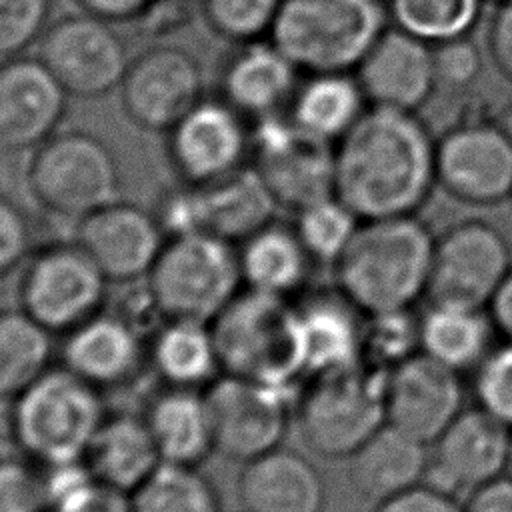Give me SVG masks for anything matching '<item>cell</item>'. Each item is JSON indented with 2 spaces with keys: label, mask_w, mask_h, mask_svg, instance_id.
<instances>
[{
  "label": "cell",
  "mask_w": 512,
  "mask_h": 512,
  "mask_svg": "<svg viewBox=\"0 0 512 512\" xmlns=\"http://www.w3.org/2000/svg\"><path fill=\"white\" fill-rule=\"evenodd\" d=\"M436 184V140L416 112L368 106L334 144V194L360 220L412 216Z\"/></svg>",
  "instance_id": "cell-1"
},
{
  "label": "cell",
  "mask_w": 512,
  "mask_h": 512,
  "mask_svg": "<svg viewBox=\"0 0 512 512\" xmlns=\"http://www.w3.org/2000/svg\"><path fill=\"white\" fill-rule=\"evenodd\" d=\"M434 244L414 214L362 220L334 264L336 288L364 316L410 310L428 290Z\"/></svg>",
  "instance_id": "cell-2"
},
{
  "label": "cell",
  "mask_w": 512,
  "mask_h": 512,
  "mask_svg": "<svg viewBox=\"0 0 512 512\" xmlns=\"http://www.w3.org/2000/svg\"><path fill=\"white\" fill-rule=\"evenodd\" d=\"M104 416L102 392L60 364L10 400L8 428L22 456L58 466L84 460Z\"/></svg>",
  "instance_id": "cell-3"
},
{
  "label": "cell",
  "mask_w": 512,
  "mask_h": 512,
  "mask_svg": "<svg viewBox=\"0 0 512 512\" xmlns=\"http://www.w3.org/2000/svg\"><path fill=\"white\" fill-rule=\"evenodd\" d=\"M210 324L222 374L290 390L306 378L292 300L242 288Z\"/></svg>",
  "instance_id": "cell-4"
},
{
  "label": "cell",
  "mask_w": 512,
  "mask_h": 512,
  "mask_svg": "<svg viewBox=\"0 0 512 512\" xmlns=\"http://www.w3.org/2000/svg\"><path fill=\"white\" fill-rule=\"evenodd\" d=\"M384 0H282L270 38L300 74L354 72L386 30Z\"/></svg>",
  "instance_id": "cell-5"
},
{
  "label": "cell",
  "mask_w": 512,
  "mask_h": 512,
  "mask_svg": "<svg viewBox=\"0 0 512 512\" xmlns=\"http://www.w3.org/2000/svg\"><path fill=\"white\" fill-rule=\"evenodd\" d=\"M242 288L236 244L210 234L170 236L144 280L160 320L212 322Z\"/></svg>",
  "instance_id": "cell-6"
},
{
  "label": "cell",
  "mask_w": 512,
  "mask_h": 512,
  "mask_svg": "<svg viewBox=\"0 0 512 512\" xmlns=\"http://www.w3.org/2000/svg\"><path fill=\"white\" fill-rule=\"evenodd\" d=\"M26 180L42 210L74 222L118 200L122 190L114 152L86 130H58L34 148Z\"/></svg>",
  "instance_id": "cell-7"
},
{
  "label": "cell",
  "mask_w": 512,
  "mask_h": 512,
  "mask_svg": "<svg viewBox=\"0 0 512 512\" xmlns=\"http://www.w3.org/2000/svg\"><path fill=\"white\" fill-rule=\"evenodd\" d=\"M384 374L358 364L310 376L294 408L304 444L324 458H350L386 422Z\"/></svg>",
  "instance_id": "cell-8"
},
{
  "label": "cell",
  "mask_w": 512,
  "mask_h": 512,
  "mask_svg": "<svg viewBox=\"0 0 512 512\" xmlns=\"http://www.w3.org/2000/svg\"><path fill=\"white\" fill-rule=\"evenodd\" d=\"M108 278L72 238L32 250L18 280V308L50 334H68L104 310Z\"/></svg>",
  "instance_id": "cell-9"
},
{
  "label": "cell",
  "mask_w": 512,
  "mask_h": 512,
  "mask_svg": "<svg viewBox=\"0 0 512 512\" xmlns=\"http://www.w3.org/2000/svg\"><path fill=\"white\" fill-rule=\"evenodd\" d=\"M276 208L268 188L248 164L210 184L178 182L160 194L154 214L166 236L210 234L240 244L274 220Z\"/></svg>",
  "instance_id": "cell-10"
},
{
  "label": "cell",
  "mask_w": 512,
  "mask_h": 512,
  "mask_svg": "<svg viewBox=\"0 0 512 512\" xmlns=\"http://www.w3.org/2000/svg\"><path fill=\"white\" fill-rule=\"evenodd\" d=\"M214 450L246 464L282 446L294 424L296 400L290 388L222 374L206 390Z\"/></svg>",
  "instance_id": "cell-11"
},
{
  "label": "cell",
  "mask_w": 512,
  "mask_h": 512,
  "mask_svg": "<svg viewBox=\"0 0 512 512\" xmlns=\"http://www.w3.org/2000/svg\"><path fill=\"white\" fill-rule=\"evenodd\" d=\"M248 164L292 212L334 194V144L302 132L286 112L252 122Z\"/></svg>",
  "instance_id": "cell-12"
},
{
  "label": "cell",
  "mask_w": 512,
  "mask_h": 512,
  "mask_svg": "<svg viewBox=\"0 0 512 512\" xmlns=\"http://www.w3.org/2000/svg\"><path fill=\"white\" fill-rule=\"evenodd\" d=\"M510 270L502 232L482 220H464L436 238L426 296L430 304L488 310Z\"/></svg>",
  "instance_id": "cell-13"
},
{
  "label": "cell",
  "mask_w": 512,
  "mask_h": 512,
  "mask_svg": "<svg viewBox=\"0 0 512 512\" xmlns=\"http://www.w3.org/2000/svg\"><path fill=\"white\" fill-rule=\"evenodd\" d=\"M70 96L100 98L120 88L130 64L112 22L80 12L50 22L36 54Z\"/></svg>",
  "instance_id": "cell-14"
},
{
  "label": "cell",
  "mask_w": 512,
  "mask_h": 512,
  "mask_svg": "<svg viewBox=\"0 0 512 512\" xmlns=\"http://www.w3.org/2000/svg\"><path fill=\"white\" fill-rule=\"evenodd\" d=\"M250 146V120L220 96H204L166 132V158L178 182L196 186L248 166Z\"/></svg>",
  "instance_id": "cell-15"
},
{
  "label": "cell",
  "mask_w": 512,
  "mask_h": 512,
  "mask_svg": "<svg viewBox=\"0 0 512 512\" xmlns=\"http://www.w3.org/2000/svg\"><path fill=\"white\" fill-rule=\"evenodd\" d=\"M118 92L134 126L166 134L204 98V70L192 52L158 44L130 58Z\"/></svg>",
  "instance_id": "cell-16"
},
{
  "label": "cell",
  "mask_w": 512,
  "mask_h": 512,
  "mask_svg": "<svg viewBox=\"0 0 512 512\" xmlns=\"http://www.w3.org/2000/svg\"><path fill=\"white\" fill-rule=\"evenodd\" d=\"M462 410V374L420 350L384 374L386 424L428 446Z\"/></svg>",
  "instance_id": "cell-17"
},
{
  "label": "cell",
  "mask_w": 512,
  "mask_h": 512,
  "mask_svg": "<svg viewBox=\"0 0 512 512\" xmlns=\"http://www.w3.org/2000/svg\"><path fill=\"white\" fill-rule=\"evenodd\" d=\"M74 240L110 284L144 282L168 236L154 210L114 200L76 222Z\"/></svg>",
  "instance_id": "cell-18"
},
{
  "label": "cell",
  "mask_w": 512,
  "mask_h": 512,
  "mask_svg": "<svg viewBox=\"0 0 512 512\" xmlns=\"http://www.w3.org/2000/svg\"><path fill=\"white\" fill-rule=\"evenodd\" d=\"M436 180L464 204H500L512 196V142L498 124L456 126L436 140Z\"/></svg>",
  "instance_id": "cell-19"
},
{
  "label": "cell",
  "mask_w": 512,
  "mask_h": 512,
  "mask_svg": "<svg viewBox=\"0 0 512 512\" xmlns=\"http://www.w3.org/2000/svg\"><path fill=\"white\" fill-rule=\"evenodd\" d=\"M510 446L512 428L480 406L464 408L430 444V484L470 494L506 474Z\"/></svg>",
  "instance_id": "cell-20"
},
{
  "label": "cell",
  "mask_w": 512,
  "mask_h": 512,
  "mask_svg": "<svg viewBox=\"0 0 512 512\" xmlns=\"http://www.w3.org/2000/svg\"><path fill=\"white\" fill-rule=\"evenodd\" d=\"M68 96L38 56L0 60V146L16 152L38 148L58 132Z\"/></svg>",
  "instance_id": "cell-21"
},
{
  "label": "cell",
  "mask_w": 512,
  "mask_h": 512,
  "mask_svg": "<svg viewBox=\"0 0 512 512\" xmlns=\"http://www.w3.org/2000/svg\"><path fill=\"white\" fill-rule=\"evenodd\" d=\"M368 106L416 112L436 88L434 48L386 28L354 70Z\"/></svg>",
  "instance_id": "cell-22"
},
{
  "label": "cell",
  "mask_w": 512,
  "mask_h": 512,
  "mask_svg": "<svg viewBox=\"0 0 512 512\" xmlns=\"http://www.w3.org/2000/svg\"><path fill=\"white\" fill-rule=\"evenodd\" d=\"M146 346L132 318L102 310L64 334L60 356L66 370L104 392L126 386L148 366Z\"/></svg>",
  "instance_id": "cell-23"
},
{
  "label": "cell",
  "mask_w": 512,
  "mask_h": 512,
  "mask_svg": "<svg viewBox=\"0 0 512 512\" xmlns=\"http://www.w3.org/2000/svg\"><path fill=\"white\" fill-rule=\"evenodd\" d=\"M300 70L272 40L238 44L218 74V96L250 122L284 114Z\"/></svg>",
  "instance_id": "cell-24"
},
{
  "label": "cell",
  "mask_w": 512,
  "mask_h": 512,
  "mask_svg": "<svg viewBox=\"0 0 512 512\" xmlns=\"http://www.w3.org/2000/svg\"><path fill=\"white\" fill-rule=\"evenodd\" d=\"M306 378L362 364L364 314L336 288L302 292L292 300Z\"/></svg>",
  "instance_id": "cell-25"
},
{
  "label": "cell",
  "mask_w": 512,
  "mask_h": 512,
  "mask_svg": "<svg viewBox=\"0 0 512 512\" xmlns=\"http://www.w3.org/2000/svg\"><path fill=\"white\" fill-rule=\"evenodd\" d=\"M236 496L242 512H322L326 488L310 460L280 446L242 464Z\"/></svg>",
  "instance_id": "cell-26"
},
{
  "label": "cell",
  "mask_w": 512,
  "mask_h": 512,
  "mask_svg": "<svg viewBox=\"0 0 512 512\" xmlns=\"http://www.w3.org/2000/svg\"><path fill=\"white\" fill-rule=\"evenodd\" d=\"M162 462L200 466L214 450L204 390L162 386L140 412Z\"/></svg>",
  "instance_id": "cell-27"
},
{
  "label": "cell",
  "mask_w": 512,
  "mask_h": 512,
  "mask_svg": "<svg viewBox=\"0 0 512 512\" xmlns=\"http://www.w3.org/2000/svg\"><path fill=\"white\" fill-rule=\"evenodd\" d=\"M236 250L244 288L284 300L304 292L314 260L292 224L270 220L236 244Z\"/></svg>",
  "instance_id": "cell-28"
},
{
  "label": "cell",
  "mask_w": 512,
  "mask_h": 512,
  "mask_svg": "<svg viewBox=\"0 0 512 512\" xmlns=\"http://www.w3.org/2000/svg\"><path fill=\"white\" fill-rule=\"evenodd\" d=\"M148 368L162 386L206 390L222 376L210 322L164 318L148 338Z\"/></svg>",
  "instance_id": "cell-29"
},
{
  "label": "cell",
  "mask_w": 512,
  "mask_h": 512,
  "mask_svg": "<svg viewBox=\"0 0 512 512\" xmlns=\"http://www.w3.org/2000/svg\"><path fill=\"white\" fill-rule=\"evenodd\" d=\"M84 464L100 484L130 494L162 460L142 414L106 412L84 454Z\"/></svg>",
  "instance_id": "cell-30"
},
{
  "label": "cell",
  "mask_w": 512,
  "mask_h": 512,
  "mask_svg": "<svg viewBox=\"0 0 512 512\" xmlns=\"http://www.w3.org/2000/svg\"><path fill=\"white\" fill-rule=\"evenodd\" d=\"M428 444L382 424L350 458V480L356 490L378 502L422 484L428 474Z\"/></svg>",
  "instance_id": "cell-31"
},
{
  "label": "cell",
  "mask_w": 512,
  "mask_h": 512,
  "mask_svg": "<svg viewBox=\"0 0 512 512\" xmlns=\"http://www.w3.org/2000/svg\"><path fill=\"white\" fill-rule=\"evenodd\" d=\"M366 108L368 100L354 72H320L304 74L286 114L312 138L336 144Z\"/></svg>",
  "instance_id": "cell-32"
},
{
  "label": "cell",
  "mask_w": 512,
  "mask_h": 512,
  "mask_svg": "<svg viewBox=\"0 0 512 512\" xmlns=\"http://www.w3.org/2000/svg\"><path fill=\"white\" fill-rule=\"evenodd\" d=\"M494 332L488 310L430 304L418 318V350L462 374L492 352Z\"/></svg>",
  "instance_id": "cell-33"
},
{
  "label": "cell",
  "mask_w": 512,
  "mask_h": 512,
  "mask_svg": "<svg viewBox=\"0 0 512 512\" xmlns=\"http://www.w3.org/2000/svg\"><path fill=\"white\" fill-rule=\"evenodd\" d=\"M50 332L22 308L0 310V400H12L52 368Z\"/></svg>",
  "instance_id": "cell-34"
},
{
  "label": "cell",
  "mask_w": 512,
  "mask_h": 512,
  "mask_svg": "<svg viewBox=\"0 0 512 512\" xmlns=\"http://www.w3.org/2000/svg\"><path fill=\"white\" fill-rule=\"evenodd\" d=\"M128 498L132 512H220L218 490L200 466L162 462Z\"/></svg>",
  "instance_id": "cell-35"
},
{
  "label": "cell",
  "mask_w": 512,
  "mask_h": 512,
  "mask_svg": "<svg viewBox=\"0 0 512 512\" xmlns=\"http://www.w3.org/2000/svg\"><path fill=\"white\" fill-rule=\"evenodd\" d=\"M386 10L396 28L434 48L466 38L482 0H386Z\"/></svg>",
  "instance_id": "cell-36"
},
{
  "label": "cell",
  "mask_w": 512,
  "mask_h": 512,
  "mask_svg": "<svg viewBox=\"0 0 512 512\" xmlns=\"http://www.w3.org/2000/svg\"><path fill=\"white\" fill-rule=\"evenodd\" d=\"M360 218L336 194L294 212V230L314 264L334 266L352 242Z\"/></svg>",
  "instance_id": "cell-37"
},
{
  "label": "cell",
  "mask_w": 512,
  "mask_h": 512,
  "mask_svg": "<svg viewBox=\"0 0 512 512\" xmlns=\"http://www.w3.org/2000/svg\"><path fill=\"white\" fill-rule=\"evenodd\" d=\"M198 6L206 26L238 46L270 38L282 0H198Z\"/></svg>",
  "instance_id": "cell-38"
},
{
  "label": "cell",
  "mask_w": 512,
  "mask_h": 512,
  "mask_svg": "<svg viewBox=\"0 0 512 512\" xmlns=\"http://www.w3.org/2000/svg\"><path fill=\"white\" fill-rule=\"evenodd\" d=\"M364 328V358L370 354V368L388 372L414 352H418V318H410V310L384 312L366 316Z\"/></svg>",
  "instance_id": "cell-39"
},
{
  "label": "cell",
  "mask_w": 512,
  "mask_h": 512,
  "mask_svg": "<svg viewBox=\"0 0 512 512\" xmlns=\"http://www.w3.org/2000/svg\"><path fill=\"white\" fill-rule=\"evenodd\" d=\"M44 468L26 456H0V512H48Z\"/></svg>",
  "instance_id": "cell-40"
},
{
  "label": "cell",
  "mask_w": 512,
  "mask_h": 512,
  "mask_svg": "<svg viewBox=\"0 0 512 512\" xmlns=\"http://www.w3.org/2000/svg\"><path fill=\"white\" fill-rule=\"evenodd\" d=\"M54 0H0V60L24 54L50 26Z\"/></svg>",
  "instance_id": "cell-41"
},
{
  "label": "cell",
  "mask_w": 512,
  "mask_h": 512,
  "mask_svg": "<svg viewBox=\"0 0 512 512\" xmlns=\"http://www.w3.org/2000/svg\"><path fill=\"white\" fill-rule=\"evenodd\" d=\"M478 406L512 428V342L494 348L476 368Z\"/></svg>",
  "instance_id": "cell-42"
},
{
  "label": "cell",
  "mask_w": 512,
  "mask_h": 512,
  "mask_svg": "<svg viewBox=\"0 0 512 512\" xmlns=\"http://www.w3.org/2000/svg\"><path fill=\"white\" fill-rule=\"evenodd\" d=\"M32 226L28 214L0 194V278L8 276L32 254Z\"/></svg>",
  "instance_id": "cell-43"
},
{
  "label": "cell",
  "mask_w": 512,
  "mask_h": 512,
  "mask_svg": "<svg viewBox=\"0 0 512 512\" xmlns=\"http://www.w3.org/2000/svg\"><path fill=\"white\" fill-rule=\"evenodd\" d=\"M48 512H132L124 492L100 484L94 476L50 502Z\"/></svg>",
  "instance_id": "cell-44"
},
{
  "label": "cell",
  "mask_w": 512,
  "mask_h": 512,
  "mask_svg": "<svg viewBox=\"0 0 512 512\" xmlns=\"http://www.w3.org/2000/svg\"><path fill=\"white\" fill-rule=\"evenodd\" d=\"M434 70L436 84L468 86L480 72V54L466 38L434 46Z\"/></svg>",
  "instance_id": "cell-45"
},
{
  "label": "cell",
  "mask_w": 512,
  "mask_h": 512,
  "mask_svg": "<svg viewBox=\"0 0 512 512\" xmlns=\"http://www.w3.org/2000/svg\"><path fill=\"white\" fill-rule=\"evenodd\" d=\"M374 512H464V504L456 494L422 482L378 502Z\"/></svg>",
  "instance_id": "cell-46"
},
{
  "label": "cell",
  "mask_w": 512,
  "mask_h": 512,
  "mask_svg": "<svg viewBox=\"0 0 512 512\" xmlns=\"http://www.w3.org/2000/svg\"><path fill=\"white\" fill-rule=\"evenodd\" d=\"M488 52L500 74L512 82V0L500 2L490 20Z\"/></svg>",
  "instance_id": "cell-47"
},
{
  "label": "cell",
  "mask_w": 512,
  "mask_h": 512,
  "mask_svg": "<svg viewBox=\"0 0 512 512\" xmlns=\"http://www.w3.org/2000/svg\"><path fill=\"white\" fill-rule=\"evenodd\" d=\"M190 20V0H154L132 24H144L150 36H164L184 28Z\"/></svg>",
  "instance_id": "cell-48"
},
{
  "label": "cell",
  "mask_w": 512,
  "mask_h": 512,
  "mask_svg": "<svg viewBox=\"0 0 512 512\" xmlns=\"http://www.w3.org/2000/svg\"><path fill=\"white\" fill-rule=\"evenodd\" d=\"M464 512H512V478L504 474L470 492Z\"/></svg>",
  "instance_id": "cell-49"
},
{
  "label": "cell",
  "mask_w": 512,
  "mask_h": 512,
  "mask_svg": "<svg viewBox=\"0 0 512 512\" xmlns=\"http://www.w3.org/2000/svg\"><path fill=\"white\" fill-rule=\"evenodd\" d=\"M76 6L96 18L118 22H134L140 14L148 10L154 0H74Z\"/></svg>",
  "instance_id": "cell-50"
},
{
  "label": "cell",
  "mask_w": 512,
  "mask_h": 512,
  "mask_svg": "<svg viewBox=\"0 0 512 512\" xmlns=\"http://www.w3.org/2000/svg\"><path fill=\"white\" fill-rule=\"evenodd\" d=\"M488 312L496 326V332H500L506 342H512V270L494 294Z\"/></svg>",
  "instance_id": "cell-51"
},
{
  "label": "cell",
  "mask_w": 512,
  "mask_h": 512,
  "mask_svg": "<svg viewBox=\"0 0 512 512\" xmlns=\"http://www.w3.org/2000/svg\"><path fill=\"white\" fill-rule=\"evenodd\" d=\"M498 126H500V130L506 134V138L512 142V102L500 112Z\"/></svg>",
  "instance_id": "cell-52"
},
{
  "label": "cell",
  "mask_w": 512,
  "mask_h": 512,
  "mask_svg": "<svg viewBox=\"0 0 512 512\" xmlns=\"http://www.w3.org/2000/svg\"><path fill=\"white\" fill-rule=\"evenodd\" d=\"M506 474L512 478V446H510V458H508V470H506Z\"/></svg>",
  "instance_id": "cell-53"
},
{
  "label": "cell",
  "mask_w": 512,
  "mask_h": 512,
  "mask_svg": "<svg viewBox=\"0 0 512 512\" xmlns=\"http://www.w3.org/2000/svg\"><path fill=\"white\" fill-rule=\"evenodd\" d=\"M494 2H498V4H500V2H508V0H494Z\"/></svg>",
  "instance_id": "cell-54"
},
{
  "label": "cell",
  "mask_w": 512,
  "mask_h": 512,
  "mask_svg": "<svg viewBox=\"0 0 512 512\" xmlns=\"http://www.w3.org/2000/svg\"><path fill=\"white\" fill-rule=\"evenodd\" d=\"M510 200H512V196H510Z\"/></svg>",
  "instance_id": "cell-55"
},
{
  "label": "cell",
  "mask_w": 512,
  "mask_h": 512,
  "mask_svg": "<svg viewBox=\"0 0 512 512\" xmlns=\"http://www.w3.org/2000/svg\"><path fill=\"white\" fill-rule=\"evenodd\" d=\"M384 2H386V0H384Z\"/></svg>",
  "instance_id": "cell-56"
}]
</instances>
